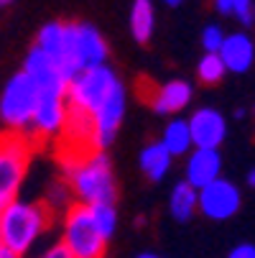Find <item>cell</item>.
<instances>
[{"mask_svg":"<svg viewBox=\"0 0 255 258\" xmlns=\"http://www.w3.org/2000/svg\"><path fill=\"white\" fill-rule=\"evenodd\" d=\"M51 223V210L46 205L36 202H21L0 210V245L13 250L16 255H26L39 235Z\"/></svg>","mask_w":255,"mask_h":258,"instance_id":"1","label":"cell"},{"mask_svg":"<svg viewBox=\"0 0 255 258\" xmlns=\"http://www.w3.org/2000/svg\"><path fill=\"white\" fill-rule=\"evenodd\" d=\"M69 181L82 205H115V179L105 151H92L87 159L69 166Z\"/></svg>","mask_w":255,"mask_h":258,"instance_id":"2","label":"cell"},{"mask_svg":"<svg viewBox=\"0 0 255 258\" xmlns=\"http://www.w3.org/2000/svg\"><path fill=\"white\" fill-rule=\"evenodd\" d=\"M39 100H41V90L26 72L13 75L3 90V97H0V118H3L6 131L23 133L33 128Z\"/></svg>","mask_w":255,"mask_h":258,"instance_id":"3","label":"cell"},{"mask_svg":"<svg viewBox=\"0 0 255 258\" xmlns=\"http://www.w3.org/2000/svg\"><path fill=\"white\" fill-rule=\"evenodd\" d=\"M61 243L74 258H105L107 238L100 233L90 205H74L64 217V238Z\"/></svg>","mask_w":255,"mask_h":258,"instance_id":"4","label":"cell"},{"mask_svg":"<svg viewBox=\"0 0 255 258\" xmlns=\"http://www.w3.org/2000/svg\"><path fill=\"white\" fill-rule=\"evenodd\" d=\"M28 159H31V141L23 138V133L6 131L3 151H0V210L16 202V195L28 169Z\"/></svg>","mask_w":255,"mask_h":258,"instance_id":"5","label":"cell"},{"mask_svg":"<svg viewBox=\"0 0 255 258\" xmlns=\"http://www.w3.org/2000/svg\"><path fill=\"white\" fill-rule=\"evenodd\" d=\"M123 115H125V90L123 85H118V90L110 95V100L105 102V107L92 120V149L95 151H105L115 141Z\"/></svg>","mask_w":255,"mask_h":258,"instance_id":"6","label":"cell"},{"mask_svg":"<svg viewBox=\"0 0 255 258\" xmlns=\"http://www.w3.org/2000/svg\"><path fill=\"white\" fill-rule=\"evenodd\" d=\"M69 120V102L66 92H41L39 110L33 118V138H54L61 133V128Z\"/></svg>","mask_w":255,"mask_h":258,"instance_id":"7","label":"cell"},{"mask_svg":"<svg viewBox=\"0 0 255 258\" xmlns=\"http://www.w3.org/2000/svg\"><path fill=\"white\" fill-rule=\"evenodd\" d=\"M199 210L209 220H230L240 210V189L227 179H217L199 192Z\"/></svg>","mask_w":255,"mask_h":258,"instance_id":"8","label":"cell"},{"mask_svg":"<svg viewBox=\"0 0 255 258\" xmlns=\"http://www.w3.org/2000/svg\"><path fill=\"white\" fill-rule=\"evenodd\" d=\"M23 72L39 85L41 92H69V82L61 77L56 61L39 46H33L23 59Z\"/></svg>","mask_w":255,"mask_h":258,"instance_id":"9","label":"cell"},{"mask_svg":"<svg viewBox=\"0 0 255 258\" xmlns=\"http://www.w3.org/2000/svg\"><path fill=\"white\" fill-rule=\"evenodd\" d=\"M189 128H192V138L197 149H212L217 151L222 146L225 136H227V123L225 115L214 107H199L197 113L189 118Z\"/></svg>","mask_w":255,"mask_h":258,"instance_id":"10","label":"cell"},{"mask_svg":"<svg viewBox=\"0 0 255 258\" xmlns=\"http://www.w3.org/2000/svg\"><path fill=\"white\" fill-rule=\"evenodd\" d=\"M220 169H222V159H220V151H212V149H194L187 159V179L194 189H204L209 184H214L220 176Z\"/></svg>","mask_w":255,"mask_h":258,"instance_id":"11","label":"cell"},{"mask_svg":"<svg viewBox=\"0 0 255 258\" xmlns=\"http://www.w3.org/2000/svg\"><path fill=\"white\" fill-rule=\"evenodd\" d=\"M192 95H194V90L187 80H171L156 90L151 105L158 115H171V113H181L192 102Z\"/></svg>","mask_w":255,"mask_h":258,"instance_id":"12","label":"cell"},{"mask_svg":"<svg viewBox=\"0 0 255 258\" xmlns=\"http://www.w3.org/2000/svg\"><path fill=\"white\" fill-rule=\"evenodd\" d=\"M220 56H222V61L230 72L242 75V72H247L255 61V44L247 33H230L225 39Z\"/></svg>","mask_w":255,"mask_h":258,"instance_id":"13","label":"cell"},{"mask_svg":"<svg viewBox=\"0 0 255 258\" xmlns=\"http://www.w3.org/2000/svg\"><path fill=\"white\" fill-rule=\"evenodd\" d=\"M171 161H174V156H171V151L163 146V141L148 143V146H145V149L140 151V156H138L140 171L148 176L151 181H161V179L168 174Z\"/></svg>","mask_w":255,"mask_h":258,"instance_id":"14","label":"cell"},{"mask_svg":"<svg viewBox=\"0 0 255 258\" xmlns=\"http://www.w3.org/2000/svg\"><path fill=\"white\" fill-rule=\"evenodd\" d=\"M79 56H82L84 69L105 67L107 61V44L102 39V33L90 23H79Z\"/></svg>","mask_w":255,"mask_h":258,"instance_id":"15","label":"cell"},{"mask_svg":"<svg viewBox=\"0 0 255 258\" xmlns=\"http://www.w3.org/2000/svg\"><path fill=\"white\" fill-rule=\"evenodd\" d=\"M199 207V189H194L189 181H179L171 189V200H168V210L174 215V220L179 223H189Z\"/></svg>","mask_w":255,"mask_h":258,"instance_id":"16","label":"cell"},{"mask_svg":"<svg viewBox=\"0 0 255 258\" xmlns=\"http://www.w3.org/2000/svg\"><path fill=\"white\" fill-rule=\"evenodd\" d=\"M153 23H156L153 3L151 0H135L133 11H130V31H133V39L138 44H148L151 41Z\"/></svg>","mask_w":255,"mask_h":258,"instance_id":"17","label":"cell"},{"mask_svg":"<svg viewBox=\"0 0 255 258\" xmlns=\"http://www.w3.org/2000/svg\"><path fill=\"white\" fill-rule=\"evenodd\" d=\"M163 146L171 151V156H184L192 146H194V138H192V128H189V120L184 118H174L166 128H163Z\"/></svg>","mask_w":255,"mask_h":258,"instance_id":"18","label":"cell"},{"mask_svg":"<svg viewBox=\"0 0 255 258\" xmlns=\"http://www.w3.org/2000/svg\"><path fill=\"white\" fill-rule=\"evenodd\" d=\"M64 31H66V23L51 21L39 31V36H36V46L44 49L54 61L61 56V49H64Z\"/></svg>","mask_w":255,"mask_h":258,"instance_id":"19","label":"cell"},{"mask_svg":"<svg viewBox=\"0 0 255 258\" xmlns=\"http://www.w3.org/2000/svg\"><path fill=\"white\" fill-rule=\"evenodd\" d=\"M225 72H227V67H225L220 54H204L199 59V67H197V77L202 85H217L225 77Z\"/></svg>","mask_w":255,"mask_h":258,"instance_id":"20","label":"cell"},{"mask_svg":"<svg viewBox=\"0 0 255 258\" xmlns=\"http://www.w3.org/2000/svg\"><path fill=\"white\" fill-rule=\"evenodd\" d=\"M90 210H92V217H95L100 233L110 240L113 233L118 230V210H115V205H90Z\"/></svg>","mask_w":255,"mask_h":258,"instance_id":"21","label":"cell"},{"mask_svg":"<svg viewBox=\"0 0 255 258\" xmlns=\"http://www.w3.org/2000/svg\"><path fill=\"white\" fill-rule=\"evenodd\" d=\"M225 39H227V36L222 33V28L214 26V23H209V26L202 31V46H204L207 54H220L222 46H225Z\"/></svg>","mask_w":255,"mask_h":258,"instance_id":"22","label":"cell"},{"mask_svg":"<svg viewBox=\"0 0 255 258\" xmlns=\"http://www.w3.org/2000/svg\"><path fill=\"white\" fill-rule=\"evenodd\" d=\"M232 16H235L242 26H252V21H255L252 0H232Z\"/></svg>","mask_w":255,"mask_h":258,"instance_id":"23","label":"cell"},{"mask_svg":"<svg viewBox=\"0 0 255 258\" xmlns=\"http://www.w3.org/2000/svg\"><path fill=\"white\" fill-rule=\"evenodd\" d=\"M227 258H255V245L252 243H240L227 253Z\"/></svg>","mask_w":255,"mask_h":258,"instance_id":"24","label":"cell"},{"mask_svg":"<svg viewBox=\"0 0 255 258\" xmlns=\"http://www.w3.org/2000/svg\"><path fill=\"white\" fill-rule=\"evenodd\" d=\"M39 258H74L69 253V248L64 245V243H59V245H51V248H46Z\"/></svg>","mask_w":255,"mask_h":258,"instance_id":"25","label":"cell"},{"mask_svg":"<svg viewBox=\"0 0 255 258\" xmlns=\"http://www.w3.org/2000/svg\"><path fill=\"white\" fill-rule=\"evenodd\" d=\"M214 8L222 16H232V0H214Z\"/></svg>","mask_w":255,"mask_h":258,"instance_id":"26","label":"cell"},{"mask_svg":"<svg viewBox=\"0 0 255 258\" xmlns=\"http://www.w3.org/2000/svg\"><path fill=\"white\" fill-rule=\"evenodd\" d=\"M0 258H21V255H16V253L8 250V248H0Z\"/></svg>","mask_w":255,"mask_h":258,"instance_id":"27","label":"cell"},{"mask_svg":"<svg viewBox=\"0 0 255 258\" xmlns=\"http://www.w3.org/2000/svg\"><path fill=\"white\" fill-rule=\"evenodd\" d=\"M245 179H247V184H250V187H255V169H250Z\"/></svg>","mask_w":255,"mask_h":258,"instance_id":"28","label":"cell"},{"mask_svg":"<svg viewBox=\"0 0 255 258\" xmlns=\"http://www.w3.org/2000/svg\"><path fill=\"white\" fill-rule=\"evenodd\" d=\"M138 258H161V255H156V253H140Z\"/></svg>","mask_w":255,"mask_h":258,"instance_id":"29","label":"cell"},{"mask_svg":"<svg viewBox=\"0 0 255 258\" xmlns=\"http://www.w3.org/2000/svg\"><path fill=\"white\" fill-rule=\"evenodd\" d=\"M166 3H168V6H179V3H181V0H166Z\"/></svg>","mask_w":255,"mask_h":258,"instance_id":"30","label":"cell"},{"mask_svg":"<svg viewBox=\"0 0 255 258\" xmlns=\"http://www.w3.org/2000/svg\"><path fill=\"white\" fill-rule=\"evenodd\" d=\"M0 3H3V6H8V3H13V0H0Z\"/></svg>","mask_w":255,"mask_h":258,"instance_id":"31","label":"cell"}]
</instances>
